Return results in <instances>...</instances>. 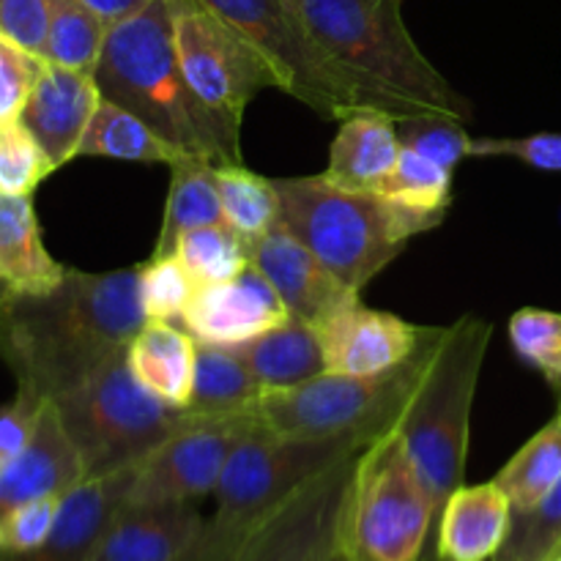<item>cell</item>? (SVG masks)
<instances>
[{
    "mask_svg": "<svg viewBox=\"0 0 561 561\" xmlns=\"http://www.w3.org/2000/svg\"><path fill=\"white\" fill-rule=\"evenodd\" d=\"M146 323L140 268L75 272L42 296H9L0 307V359L16 389L58 400L129 348Z\"/></svg>",
    "mask_w": 561,
    "mask_h": 561,
    "instance_id": "obj_1",
    "label": "cell"
},
{
    "mask_svg": "<svg viewBox=\"0 0 561 561\" xmlns=\"http://www.w3.org/2000/svg\"><path fill=\"white\" fill-rule=\"evenodd\" d=\"M102 99L129 110L186 157L214 168L241 162V131L201 102L181 71L170 0H148L107 27L93 69Z\"/></svg>",
    "mask_w": 561,
    "mask_h": 561,
    "instance_id": "obj_2",
    "label": "cell"
},
{
    "mask_svg": "<svg viewBox=\"0 0 561 561\" xmlns=\"http://www.w3.org/2000/svg\"><path fill=\"white\" fill-rule=\"evenodd\" d=\"M491 337L493 323L480 316H463L442 327L394 420V431L438 510L466 482L471 411Z\"/></svg>",
    "mask_w": 561,
    "mask_h": 561,
    "instance_id": "obj_3",
    "label": "cell"
},
{
    "mask_svg": "<svg viewBox=\"0 0 561 561\" xmlns=\"http://www.w3.org/2000/svg\"><path fill=\"white\" fill-rule=\"evenodd\" d=\"M274 186L279 222L354 294H362L411 239L442 225L376 192L332 184L323 173L274 179Z\"/></svg>",
    "mask_w": 561,
    "mask_h": 561,
    "instance_id": "obj_4",
    "label": "cell"
},
{
    "mask_svg": "<svg viewBox=\"0 0 561 561\" xmlns=\"http://www.w3.org/2000/svg\"><path fill=\"white\" fill-rule=\"evenodd\" d=\"M334 60L420 113L469 121L471 102L420 49L403 0H288Z\"/></svg>",
    "mask_w": 561,
    "mask_h": 561,
    "instance_id": "obj_5",
    "label": "cell"
},
{
    "mask_svg": "<svg viewBox=\"0 0 561 561\" xmlns=\"http://www.w3.org/2000/svg\"><path fill=\"white\" fill-rule=\"evenodd\" d=\"M370 438H274L247 433L214 491L217 510L203 524L190 561H233L252 535L312 477L359 453Z\"/></svg>",
    "mask_w": 561,
    "mask_h": 561,
    "instance_id": "obj_6",
    "label": "cell"
},
{
    "mask_svg": "<svg viewBox=\"0 0 561 561\" xmlns=\"http://www.w3.org/2000/svg\"><path fill=\"white\" fill-rule=\"evenodd\" d=\"M438 504L400 433H378L356 455L340 518L343 561H425Z\"/></svg>",
    "mask_w": 561,
    "mask_h": 561,
    "instance_id": "obj_7",
    "label": "cell"
},
{
    "mask_svg": "<svg viewBox=\"0 0 561 561\" xmlns=\"http://www.w3.org/2000/svg\"><path fill=\"white\" fill-rule=\"evenodd\" d=\"M222 16L266 58L277 75L279 91L299 99L321 118L340 121L356 110H383L398 121L422 115L400 99L378 91L334 60L318 44L288 0H201Z\"/></svg>",
    "mask_w": 561,
    "mask_h": 561,
    "instance_id": "obj_8",
    "label": "cell"
},
{
    "mask_svg": "<svg viewBox=\"0 0 561 561\" xmlns=\"http://www.w3.org/2000/svg\"><path fill=\"white\" fill-rule=\"evenodd\" d=\"M53 403L80 453L85 480L135 469L195 422L137 383L126 365V351Z\"/></svg>",
    "mask_w": 561,
    "mask_h": 561,
    "instance_id": "obj_9",
    "label": "cell"
},
{
    "mask_svg": "<svg viewBox=\"0 0 561 561\" xmlns=\"http://www.w3.org/2000/svg\"><path fill=\"white\" fill-rule=\"evenodd\" d=\"M425 351L409 365L383 376L321 373L296 387L268 389L257 394L233 422L274 438H376L400 416L420 376Z\"/></svg>",
    "mask_w": 561,
    "mask_h": 561,
    "instance_id": "obj_10",
    "label": "cell"
},
{
    "mask_svg": "<svg viewBox=\"0 0 561 561\" xmlns=\"http://www.w3.org/2000/svg\"><path fill=\"white\" fill-rule=\"evenodd\" d=\"M173 42L181 71L211 113L241 131L244 113L257 93L277 88L261 53L201 0H170Z\"/></svg>",
    "mask_w": 561,
    "mask_h": 561,
    "instance_id": "obj_11",
    "label": "cell"
},
{
    "mask_svg": "<svg viewBox=\"0 0 561 561\" xmlns=\"http://www.w3.org/2000/svg\"><path fill=\"white\" fill-rule=\"evenodd\" d=\"M359 453L345 455L299 488L233 561H332L337 557L340 518Z\"/></svg>",
    "mask_w": 561,
    "mask_h": 561,
    "instance_id": "obj_12",
    "label": "cell"
},
{
    "mask_svg": "<svg viewBox=\"0 0 561 561\" xmlns=\"http://www.w3.org/2000/svg\"><path fill=\"white\" fill-rule=\"evenodd\" d=\"M241 422H192L181 433L162 444L137 469L126 504L151 507V504L197 502L217 491L219 477L228 466L236 444L247 436Z\"/></svg>",
    "mask_w": 561,
    "mask_h": 561,
    "instance_id": "obj_13",
    "label": "cell"
},
{
    "mask_svg": "<svg viewBox=\"0 0 561 561\" xmlns=\"http://www.w3.org/2000/svg\"><path fill=\"white\" fill-rule=\"evenodd\" d=\"M327 373L383 376L422 354L442 327H420L394 312L373 310L359 299L348 301L316 327Z\"/></svg>",
    "mask_w": 561,
    "mask_h": 561,
    "instance_id": "obj_14",
    "label": "cell"
},
{
    "mask_svg": "<svg viewBox=\"0 0 561 561\" xmlns=\"http://www.w3.org/2000/svg\"><path fill=\"white\" fill-rule=\"evenodd\" d=\"M285 321H290L288 307L263 277L261 268L250 263L233 279L201 285L179 327L197 345L236 348Z\"/></svg>",
    "mask_w": 561,
    "mask_h": 561,
    "instance_id": "obj_15",
    "label": "cell"
},
{
    "mask_svg": "<svg viewBox=\"0 0 561 561\" xmlns=\"http://www.w3.org/2000/svg\"><path fill=\"white\" fill-rule=\"evenodd\" d=\"M250 261L277 290L290 318L310 327H318L340 307L362 296L345 288L283 222L268 230L261 241L250 244Z\"/></svg>",
    "mask_w": 561,
    "mask_h": 561,
    "instance_id": "obj_16",
    "label": "cell"
},
{
    "mask_svg": "<svg viewBox=\"0 0 561 561\" xmlns=\"http://www.w3.org/2000/svg\"><path fill=\"white\" fill-rule=\"evenodd\" d=\"M102 104V91L93 71L66 69L44 60V69L27 96L20 121L31 129L55 170L77 159L93 113Z\"/></svg>",
    "mask_w": 561,
    "mask_h": 561,
    "instance_id": "obj_17",
    "label": "cell"
},
{
    "mask_svg": "<svg viewBox=\"0 0 561 561\" xmlns=\"http://www.w3.org/2000/svg\"><path fill=\"white\" fill-rule=\"evenodd\" d=\"M85 480L82 458L66 433L60 411L47 400L31 444L0 466V515L33 499L66 496Z\"/></svg>",
    "mask_w": 561,
    "mask_h": 561,
    "instance_id": "obj_18",
    "label": "cell"
},
{
    "mask_svg": "<svg viewBox=\"0 0 561 561\" xmlns=\"http://www.w3.org/2000/svg\"><path fill=\"white\" fill-rule=\"evenodd\" d=\"M137 469L140 466L82 480L60 502L53 535L42 548L31 553H0V561H91L102 535L126 504Z\"/></svg>",
    "mask_w": 561,
    "mask_h": 561,
    "instance_id": "obj_19",
    "label": "cell"
},
{
    "mask_svg": "<svg viewBox=\"0 0 561 561\" xmlns=\"http://www.w3.org/2000/svg\"><path fill=\"white\" fill-rule=\"evenodd\" d=\"M206 518L195 502L124 504L99 540L91 561H184Z\"/></svg>",
    "mask_w": 561,
    "mask_h": 561,
    "instance_id": "obj_20",
    "label": "cell"
},
{
    "mask_svg": "<svg viewBox=\"0 0 561 561\" xmlns=\"http://www.w3.org/2000/svg\"><path fill=\"white\" fill-rule=\"evenodd\" d=\"M513 518V502L496 482H463L438 510L433 557L442 561H493L510 540Z\"/></svg>",
    "mask_w": 561,
    "mask_h": 561,
    "instance_id": "obj_21",
    "label": "cell"
},
{
    "mask_svg": "<svg viewBox=\"0 0 561 561\" xmlns=\"http://www.w3.org/2000/svg\"><path fill=\"white\" fill-rule=\"evenodd\" d=\"M403 142L398 118L383 110H356L340 118L323 175L345 190L378 192L398 164Z\"/></svg>",
    "mask_w": 561,
    "mask_h": 561,
    "instance_id": "obj_22",
    "label": "cell"
},
{
    "mask_svg": "<svg viewBox=\"0 0 561 561\" xmlns=\"http://www.w3.org/2000/svg\"><path fill=\"white\" fill-rule=\"evenodd\" d=\"M66 272L44 247L33 197L0 195V283L11 296L49 294Z\"/></svg>",
    "mask_w": 561,
    "mask_h": 561,
    "instance_id": "obj_23",
    "label": "cell"
},
{
    "mask_svg": "<svg viewBox=\"0 0 561 561\" xmlns=\"http://www.w3.org/2000/svg\"><path fill=\"white\" fill-rule=\"evenodd\" d=\"M126 365L142 389L186 411L195 387L197 343L179 323L146 321L126 348Z\"/></svg>",
    "mask_w": 561,
    "mask_h": 561,
    "instance_id": "obj_24",
    "label": "cell"
},
{
    "mask_svg": "<svg viewBox=\"0 0 561 561\" xmlns=\"http://www.w3.org/2000/svg\"><path fill=\"white\" fill-rule=\"evenodd\" d=\"M233 351L250 367L263 392L296 387L327 373L316 327L296 318L268 329L250 343L236 345Z\"/></svg>",
    "mask_w": 561,
    "mask_h": 561,
    "instance_id": "obj_25",
    "label": "cell"
},
{
    "mask_svg": "<svg viewBox=\"0 0 561 561\" xmlns=\"http://www.w3.org/2000/svg\"><path fill=\"white\" fill-rule=\"evenodd\" d=\"M214 164L203 159L186 157L170 168V186L164 197L162 228L151 255H173L175 244L184 233L206 225L225 222L222 203H219Z\"/></svg>",
    "mask_w": 561,
    "mask_h": 561,
    "instance_id": "obj_26",
    "label": "cell"
},
{
    "mask_svg": "<svg viewBox=\"0 0 561 561\" xmlns=\"http://www.w3.org/2000/svg\"><path fill=\"white\" fill-rule=\"evenodd\" d=\"M261 392V383L233 348L197 345L195 387L186 409L192 420L233 422Z\"/></svg>",
    "mask_w": 561,
    "mask_h": 561,
    "instance_id": "obj_27",
    "label": "cell"
},
{
    "mask_svg": "<svg viewBox=\"0 0 561 561\" xmlns=\"http://www.w3.org/2000/svg\"><path fill=\"white\" fill-rule=\"evenodd\" d=\"M77 157H102L118 159V162H142L173 168L181 159H186V153L170 146L164 137H159L151 126L142 124L129 110L102 99V104L93 113L91 124H88L80 148H77Z\"/></svg>",
    "mask_w": 561,
    "mask_h": 561,
    "instance_id": "obj_28",
    "label": "cell"
},
{
    "mask_svg": "<svg viewBox=\"0 0 561 561\" xmlns=\"http://www.w3.org/2000/svg\"><path fill=\"white\" fill-rule=\"evenodd\" d=\"M561 480V409L559 414L529 438L502 471L493 477L507 493L515 513H531L548 499Z\"/></svg>",
    "mask_w": 561,
    "mask_h": 561,
    "instance_id": "obj_29",
    "label": "cell"
},
{
    "mask_svg": "<svg viewBox=\"0 0 561 561\" xmlns=\"http://www.w3.org/2000/svg\"><path fill=\"white\" fill-rule=\"evenodd\" d=\"M222 217L247 244H255L279 225V197L274 179L257 175L244 164L214 170Z\"/></svg>",
    "mask_w": 561,
    "mask_h": 561,
    "instance_id": "obj_30",
    "label": "cell"
},
{
    "mask_svg": "<svg viewBox=\"0 0 561 561\" xmlns=\"http://www.w3.org/2000/svg\"><path fill=\"white\" fill-rule=\"evenodd\" d=\"M110 22L85 0H49L47 38L42 58L77 71H93L107 38Z\"/></svg>",
    "mask_w": 561,
    "mask_h": 561,
    "instance_id": "obj_31",
    "label": "cell"
},
{
    "mask_svg": "<svg viewBox=\"0 0 561 561\" xmlns=\"http://www.w3.org/2000/svg\"><path fill=\"white\" fill-rule=\"evenodd\" d=\"M453 175L455 170L444 168L411 148H403L398 164L378 186L376 195L444 222L449 206H453Z\"/></svg>",
    "mask_w": 561,
    "mask_h": 561,
    "instance_id": "obj_32",
    "label": "cell"
},
{
    "mask_svg": "<svg viewBox=\"0 0 561 561\" xmlns=\"http://www.w3.org/2000/svg\"><path fill=\"white\" fill-rule=\"evenodd\" d=\"M173 255L184 263L195 285H214L233 279L250 266V244L228 222L206 225L184 233Z\"/></svg>",
    "mask_w": 561,
    "mask_h": 561,
    "instance_id": "obj_33",
    "label": "cell"
},
{
    "mask_svg": "<svg viewBox=\"0 0 561 561\" xmlns=\"http://www.w3.org/2000/svg\"><path fill=\"white\" fill-rule=\"evenodd\" d=\"M510 343L561 400V312L524 307L510 318Z\"/></svg>",
    "mask_w": 561,
    "mask_h": 561,
    "instance_id": "obj_34",
    "label": "cell"
},
{
    "mask_svg": "<svg viewBox=\"0 0 561 561\" xmlns=\"http://www.w3.org/2000/svg\"><path fill=\"white\" fill-rule=\"evenodd\" d=\"M55 168L20 118L0 121V195L33 197Z\"/></svg>",
    "mask_w": 561,
    "mask_h": 561,
    "instance_id": "obj_35",
    "label": "cell"
},
{
    "mask_svg": "<svg viewBox=\"0 0 561 561\" xmlns=\"http://www.w3.org/2000/svg\"><path fill=\"white\" fill-rule=\"evenodd\" d=\"M140 305L146 321L181 323L197 285L175 255H148L140 263Z\"/></svg>",
    "mask_w": 561,
    "mask_h": 561,
    "instance_id": "obj_36",
    "label": "cell"
},
{
    "mask_svg": "<svg viewBox=\"0 0 561 561\" xmlns=\"http://www.w3.org/2000/svg\"><path fill=\"white\" fill-rule=\"evenodd\" d=\"M561 553V480L531 513H515L513 531L493 561H553Z\"/></svg>",
    "mask_w": 561,
    "mask_h": 561,
    "instance_id": "obj_37",
    "label": "cell"
},
{
    "mask_svg": "<svg viewBox=\"0 0 561 561\" xmlns=\"http://www.w3.org/2000/svg\"><path fill=\"white\" fill-rule=\"evenodd\" d=\"M398 135L403 148L422 153L444 168L455 170L463 159L471 157V140L463 121L449 118V115L422 113L411 118L398 121Z\"/></svg>",
    "mask_w": 561,
    "mask_h": 561,
    "instance_id": "obj_38",
    "label": "cell"
},
{
    "mask_svg": "<svg viewBox=\"0 0 561 561\" xmlns=\"http://www.w3.org/2000/svg\"><path fill=\"white\" fill-rule=\"evenodd\" d=\"M64 496L33 499L0 515V553H31L47 542Z\"/></svg>",
    "mask_w": 561,
    "mask_h": 561,
    "instance_id": "obj_39",
    "label": "cell"
},
{
    "mask_svg": "<svg viewBox=\"0 0 561 561\" xmlns=\"http://www.w3.org/2000/svg\"><path fill=\"white\" fill-rule=\"evenodd\" d=\"M42 69V55L0 33V121L20 118Z\"/></svg>",
    "mask_w": 561,
    "mask_h": 561,
    "instance_id": "obj_40",
    "label": "cell"
},
{
    "mask_svg": "<svg viewBox=\"0 0 561 561\" xmlns=\"http://www.w3.org/2000/svg\"><path fill=\"white\" fill-rule=\"evenodd\" d=\"M471 157L518 159L542 173H561V131H537L526 137H474Z\"/></svg>",
    "mask_w": 561,
    "mask_h": 561,
    "instance_id": "obj_41",
    "label": "cell"
},
{
    "mask_svg": "<svg viewBox=\"0 0 561 561\" xmlns=\"http://www.w3.org/2000/svg\"><path fill=\"white\" fill-rule=\"evenodd\" d=\"M44 403L47 400H38L25 389H16L14 400L0 409V466L9 463L31 444Z\"/></svg>",
    "mask_w": 561,
    "mask_h": 561,
    "instance_id": "obj_42",
    "label": "cell"
},
{
    "mask_svg": "<svg viewBox=\"0 0 561 561\" xmlns=\"http://www.w3.org/2000/svg\"><path fill=\"white\" fill-rule=\"evenodd\" d=\"M49 0H0V33L42 55L47 38Z\"/></svg>",
    "mask_w": 561,
    "mask_h": 561,
    "instance_id": "obj_43",
    "label": "cell"
},
{
    "mask_svg": "<svg viewBox=\"0 0 561 561\" xmlns=\"http://www.w3.org/2000/svg\"><path fill=\"white\" fill-rule=\"evenodd\" d=\"M85 3L91 5L93 11H99V14L113 25V22L124 20V16H129L131 11L140 9L142 3H148V0H85Z\"/></svg>",
    "mask_w": 561,
    "mask_h": 561,
    "instance_id": "obj_44",
    "label": "cell"
},
{
    "mask_svg": "<svg viewBox=\"0 0 561 561\" xmlns=\"http://www.w3.org/2000/svg\"><path fill=\"white\" fill-rule=\"evenodd\" d=\"M9 296H11V290H9V288H5V285H3V283H0V307H3V305H5V299H9Z\"/></svg>",
    "mask_w": 561,
    "mask_h": 561,
    "instance_id": "obj_45",
    "label": "cell"
},
{
    "mask_svg": "<svg viewBox=\"0 0 561 561\" xmlns=\"http://www.w3.org/2000/svg\"><path fill=\"white\" fill-rule=\"evenodd\" d=\"M425 561H442V559H436V557H433V551H427V557H425Z\"/></svg>",
    "mask_w": 561,
    "mask_h": 561,
    "instance_id": "obj_46",
    "label": "cell"
},
{
    "mask_svg": "<svg viewBox=\"0 0 561 561\" xmlns=\"http://www.w3.org/2000/svg\"><path fill=\"white\" fill-rule=\"evenodd\" d=\"M332 561H343V559H340V557H334V559H332Z\"/></svg>",
    "mask_w": 561,
    "mask_h": 561,
    "instance_id": "obj_47",
    "label": "cell"
},
{
    "mask_svg": "<svg viewBox=\"0 0 561 561\" xmlns=\"http://www.w3.org/2000/svg\"><path fill=\"white\" fill-rule=\"evenodd\" d=\"M553 561H561V553H559V557H557V559H553Z\"/></svg>",
    "mask_w": 561,
    "mask_h": 561,
    "instance_id": "obj_48",
    "label": "cell"
},
{
    "mask_svg": "<svg viewBox=\"0 0 561 561\" xmlns=\"http://www.w3.org/2000/svg\"><path fill=\"white\" fill-rule=\"evenodd\" d=\"M184 561H190V557H186V559H184Z\"/></svg>",
    "mask_w": 561,
    "mask_h": 561,
    "instance_id": "obj_49",
    "label": "cell"
},
{
    "mask_svg": "<svg viewBox=\"0 0 561 561\" xmlns=\"http://www.w3.org/2000/svg\"><path fill=\"white\" fill-rule=\"evenodd\" d=\"M559 409H561V400H559Z\"/></svg>",
    "mask_w": 561,
    "mask_h": 561,
    "instance_id": "obj_50",
    "label": "cell"
}]
</instances>
